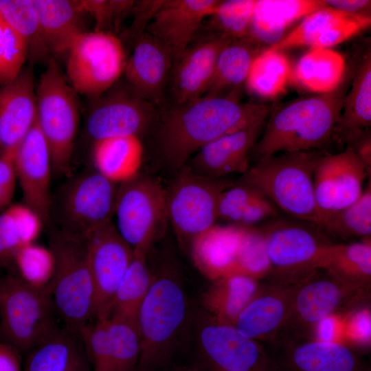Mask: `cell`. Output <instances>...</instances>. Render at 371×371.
<instances>
[{
  "label": "cell",
  "mask_w": 371,
  "mask_h": 371,
  "mask_svg": "<svg viewBox=\"0 0 371 371\" xmlns=\"http://www.w3.org/2000/svg\"><path fill=\"white\" fill-rule=\"evenodd\" d=\"M271 107L243 102L239 91L203 95L159 109L153 135L158 163L176 173L201 148L214 139L268 117Z\"/></svg>",
  "instance_id": "obj_1"
},
{
  "label": "cell",
  "mask_w": 371,
  "mask_h": 371,
  "mask_svg": "<svg viewBox=\"0 0 371 371\" xmlns=\"http://www.w3.org/2000/svg\"><path fill=\"white\" fill-rule=\"evenodd\" d=\"M346 92L341 82L329 93L300 97L271 108L251 156L258 160L324 146L335 133Z\"/></svg>",
  "instance_id": "obj_2"
},
{
  "label": "cell",
  "mask_w": 371,
  "mask_h": 371,
  "mask_svg": "<svg viewBox=\"0 0 371 371\" xmlns=\"http://www.w3.org/2000/svg\"><path fill=\"white\" fill-rule=\"evenodd\" d=\"M322 153H282L262 158L242 175L238 183L255 188L293 219L319 225L314 171Z\"/></svg>",
  "instance_id": "obj_3"
},
{
  "label": "cell",
  "mask_w": 371,
  "mask_h": 371,
  "mask_svg": "<svg viewBox=\"0 0 371 371\" xmlns=\"http://www.w3.org/2000/svg\"><path fill=\"white\" fill-rule=\"evenodd\" d=\"M187 308L186 292L175 270L161 269L152 276L138 314L141 349L136 371H155L164 366Z\"/></svg>",
  "instance_id": "obj_4"
},
{
  "label": "cell",
  "mask_w": 371,
  "mask_h": 371,
  "mask_svg": "<svg viewBox=\"0 0 371 371\" xmlns=\"http://www.w3.org/2000/svg\"><path fill=\"white\" fill-rule=\"evenodd\" d=\"M368 293L370 287L350 284L319 269L295 282L284 321L271 338L308 340L325 318L363 304Z\"/></svg>",
  "instance_id": "obj_5"
},
{
  "label": "cell",
  "mask_w": 371,
  "mask_h": 371,
  "mask_svg": "<svg viewBox=\"0 0 371 371\" xmlns=\"http://www.w3.org/2000/svg\"><path fill=\"white\" fill-rule=\"evenodd\" d=\"M55 258L49 286L58 319L78 335L93 318L94 287L85 240L51 228L49 247Z\"/></svg>",
  "instance_id": "obj_6"
},
{
  "label": "cell",
  "mask_w": 371,
  "mask_h": 371,
  "mask_svg": "<svg viewBox=\"0 0 371 371\" xmlns=\"http://www.w3.org/2000/svg\"><path fill=\"white\" fill-rule=\"evenodd\" d=\"M36 93V122L49 146L52 170L69 177L79 124V100L53 56L41 76Z\"/></svg>",
  "instance_id": "obj_7"
},
{
  "label": "cell",
  "mask_w": 371,
  "mask_h": 371,
  "mask_svg": "<svg viewBox=\"0 0 371 371\" xmlns=\"http://www.w3.org/2000/svg\"><path fill=\"white\" fill-rule=\"evenodd\" d=\"M56 318L49 289L32 286L16 273L0 278V341L27 353L59 326Z\"/></svg>",
  "instance_id": "obj_8"
},
{
  "label": "cell",
  "mask_w": 371,
  "mask_h": 371,
  "mask_svg": "<svg viewBox=\"0 0 371 371\" xmlns=\"http://www.w3.org/2000/svg\"><path fill=\"white\" fill-rule=\"evenodd\" d=\"M260 229L273 282L293 283L324 267L333 243L319 226L293 218H275Z\"/></svg>",
  "instance_id": "obj_9"
},
{
  "label": "cell",
  "mask_w": 371,
  "mask_h": 371,
  "mask_svg": "<svg viewBox=\"0 0 371 371\" xmlns=\"http://www.w3.org/2000/svg\"><path fill=\"white\" fill-rule=\"evenodd\" d=\"M166 194L157 179L139 173L119 184L115 226L133 250L149 251L164 234L169 223Z\"/></svg>",
  "instance_id": "obj_10"
},
{
  "label": "cell",
  "mask_w": 371,
  "mask_h": 371,
  "mask_svg": "<svg viewBox=\"0 0 371 371\" xmlns=\"http://www.w3.org/2000/svg\"><path fill=\"white\" fill-rule=\"evenodd\" d=\"M117 188L95 170L82 174L64 186L50 216H55L59 230L85 240L113 222Z\"/></svg>",
  "instance_id": "obj_11"
},
{
  "label": "cell",
  "mask_w": 371,
  "mask_h": 371,
  "mask_svg": "<svg viewBox=\"0 0 371 371\" xmlns=\"http://www.w3.org/2000/svg\"><path fill=\"white\" fill-rule=\"evenodd\" d=\"M66 78L78 94L96 100L124 71V45L118 36L85 32L72 43L67 53Z\"/></svg>",
  "instance_id": "obj_12"
},
{
  "label": "cell",
  "mask_w": 371,
  "mask_h": 371,
  "mask_svg": "<svg viewBox=\"0 0 371 371\" xmlns=\"http://www.w3.org/2000/svg\"><path fill=\"white\" fill-rule=\"evenodd\" d=\"M166 189L168 222L178 238L190 243L216 223L218 202L223 191L234 183L225 179L200 176L184 166Z\"/></svg>",
  "instance_id": "obj_13"
},
{
  "label": "cell",
  "mask_w": 371,
  "mask_h": 371,
  "mask_svg": "<svg viewBox=\"0 0 371 371\" xmlns=\"http://www.w3.org/2000/svg\"><path fill=\"white\" fill-rule=\"evenodd\" d=\"M94 102L86 124L87 134L94 142L150 135L160 109L138 95L128 84L109 89Z\"/></svg>",
  "instance_id": "obj_14"
},
{
  "label": "cell",
  "mask_w": 371,
  "mask_h": 371,
  "mask_svg": "<svg viewBox=\"0 0 371 371\" xmlns=\"http://www.w3.org/2000/svg\"><path fill=\"white\" fill-rule=\"evenodd\" d=\"M94 287L93 318H107L117 287L131 265L134 250L122 238L113 222L85 239Z\"/></svg>",
  "instance_id": "obj_15"
},
{
  "label": "cell",
  "mask_w": 371,
  "mask_h": 371,
  "mask_svg": "<svg viewBox=\"0 0 371 371\" xmlns=\"http://www.w3.org/2000/svg\"><path fill=\"white\" fill-rule=\"evenodd\" d=\"M92 371H136L141 342L138 328L107 317L90 322L78 333Z\"/></svg>",
  "instance_id": "obj_16"
},
{
  "label": "cell",
  "mask_w": 371,
  "mask_h": 371,
  "mask_svg": "<svg viewBox=\"0 0 371 371\" xmlns=\"http://www.w3.org/2000/svg\"><path fill=\"white\" fill-rule=\"evenodd\" d=\"M367 177L363 164L351 147L336 154L322 153L314 171L315 195L321 220L355 203L364 191Z\"/></svg>",
  "instance_id": "obj_17"
},
{
  "label": "cell",
  "mask_w": 371,
  "mask_h": 371,
  "mask_svg": "<svg viewBox=\"0 0 371 371\" xmlns=\"http://www.w3.org/2000/svg\"><path fill=\"white\" fill-rule=\"evenodd\" d=\"M272 357L267 356L266 371H364L348 346L330 341H268Z\"/></svg>",
  "instance_id": "obj_18"
},
{
  "label": "cell",
  "mask_w": 371,
  "mask_h": 371,
  "mask_svg": "<svg viewBox=\"0 0 371 371\" xmlns=\"http://www.w3.org/2000/svg\"><path fill=\"white\" fill-rule=\"evenodd\" d=\"M13 164L20 182L24 204L40 217L43 225L50 226L51 157L49 146L36 120L17 147Z\"/></svg>",
  "instance_id": "obj_19"
},
{
  "label": "cell",
  "mask_w": 371,
  "mask_h": 371,
  "mask_svg": "<svg viewBox=\"0 0 371 371\" xmlns=\"http://www.w3.org/2000/svg\"><path fill=\"white\" fill-rule=\"evenodd\" d=\"M232 41L223 36H205L190 45L172 63L166 104H179L204 95L212 82L218 56Z\"/></svg>",
  "instance_id": "obj_20"
},
{
  "label": "cell",
  "mask_w": 371,
  "mask_h": 371,
  "mask_svg": "<svg viewBox=\"0 0 371 371\" xmlns=\"http://www.w3.org/2000/svg\"><path fill=\"white\" fill-rule=\"evenodd\" d=\"M219 0H163L146 32L168 52L173 63L190 46Z\"/></svg>",
  "instance_id": "obj_21"
},
{
  "label": "cell",
  "mask_w": 371,
  "mask_h": 371,
  "mask_svg": "<svg viewBox=\"0 0 371 371\" xmlns=\"http://www.w3.org/2000/svg\"><path fill=\"white\" fill-rule=\"evenodd\" d=\"M267 119L260 120L208 143L185 166L192 172L211 179H224L234 173L244 174L249 168L251 152Z\"/></svg>",
  "instance_id": "obj_22"
},
{
  "label": "cell",
  "mask_w": 371,
  "mask_h": 371,
  "mask_svg": "<svg viewBox=\"0 0 371 371\" xmlns=\"http://www.w3.org/2000/svg\"><path fill=\"white\" fill-rule=\"evenodd\" d=\"M35 90L31 63L12 82L0 89L1 155L12 160L17 147L36 120Z\"/></svg>",
  "instance_id": "obj_23"
},
{
  "label": "cell",
  "mask_w": 371,
  "mask_h": 371,
  "mask_svg": "<svg viewBox=\"0 0 371 371\" xmlns=\"http://www.w3.org/2000/svg\"><path fill=\"white\" fill-rule=\"evenodd\" d=\"M133 45L124 71L127 84L141 98L161 108L166 104L168 83L173 63L172 57L146 32Z\"/></svg>",
  "instance_id": "obj_24"
},
{
  "label": "cell",
  "mask_w": 371,
  "mask_h": 371,
  "mask_svg": "<svg viewBox=\"0 0 371 371\" xmlns=\"http://www.w3.org/2000/svg\"><path fill=\"white\" fill-rule=\"evenodd\" d=\"M200 340L214 371L266 370L267 359L262 347L234 326L217 322L209 324L201 330Z\"/></svg>",
  "instance_id": "obj_25"
},
{
  "label": "cell",
  "mask_w": 371,
  "mask_h": 371,
  "mask_svg": "<svg viewBox=\"0 0 371 371\" xmlns=\"http://www.w3.org/2000/svg\"><path fill=\"white\" fill-rule=\"evenodd\" d=\"M247 227L216 223L196 236L190 244L196 267L212 280L234 275Z\"/></svg>",
  "instance_id": "obj_26"
},
{
  "label": "cell",
  "mask_w": 371,
  "mask_h": 371,
  "mask_svg": "<svg viewBox=\"0 0 371 371\" xmlns=\"http://www.w3.org/2000/svg\"><path fill=\"white\" fill-rule=\"evenodd\" d=\"M295 282H273L258 289L235 322L238 332L254 340L271 338L284 321Z\"/></svg>",
  "instance_id": "obj_27"
},
{
  "label": "cell",
  "mask_w": 371,
  "mask_h": 371,
  "mask_svg": "<svg viewBox=\"0 0 371 371\" xmlns=\"http://www.w3.org/2000/svg\"><path fill=\"white\" fill-rule=\"evenodd\" d=\"M43 39L55 56L67 54L74 41L85 31L78 1L32 0Z\"/></svg>",
  "instance_id": "obj_28"
},
{
  "label": "cell",
  "mask_w": 371,
  "mask_h": 371,
  "mask_svg": "<svg viewBox=\"0 0 371 371\" xmlns=\"http://www.w3.org/2000/svg\"><path fill=\"white\" fill-rule=\"evenodd\" d=\"M326 6L324 0H256L248 36L270 46L297 21Z\"/></svg>",
  "instance_id": "obj_29"
},
{
  "label": "cell",
  "mask_w": 371,
  "mask_h": 371,
  "mask_svg": "<svg viewBox=\"0 0 371 371\" xmlns=\"http://www.w3.org/2000/svg\"><path fill=\"white\" fill-rule=\"evenodd\" d=\"M345 70L340 53L330 48H310L292 68L290 82L315 94L326 93L342 82Z\"/></svg>",
  "instance_id": "obj_30"
},
{
  "label": "cell",
  "mask_w": 371,
  "mask_h": 371,
  "mask_svg": "<svg viewBox=\"0 0 371 371\" xmlns=\"http://www.w3.org/2000/svg\"><path fill=\"white\" fill-rule=\"evenodd\" d=\"M143 155L140 138L122 137L94 142L92 159L95 171L120 184L139 173Z\"/></svg>",
  "instance_id": "obj_31"
},
{
  "label": "cell",
  "mask_w": 371,
  "mask_h": 371,
  "mask_svg": "<svg viewBox=\"0 0 371 371\" xmlns=\"http://www.w3.org/2000/svg\"><path fill=\"white\" fill-rule=\"evenodd\" d=\"M371 125V56L367 53L355 71L351 88L346 93L338 132L348 144L368 130Z\"/></svg>",
  "instance_id": "obj_32"
},
{
  "label": "cell",
  "mask_w": 371,
  "mask_h": 371,
  "mask_svg": "<svg viewBox=\"0 0 371 371\" xmlns=\"http://www.w3.org/2000/svg\"><path fill=\"white\" fill-rule=\"evenodd\" d=\"M258 289L255 278L234 274L213 280L202 303L217 322L234 326Z\"/></svg>",
  "instance_id": "obj_33"
},
{
  "label": "cell",
  "mask_w": 371,
  "mask_h": 371,
  "mask_svg": "<svg viewBox=\"0 0 371 371\" xmlns=\"http://www.w3.org/2000/svg\"><path fill=\"white\" fill-rule=\"evenodd\" d=\"M260 44L249 36L234 40L221 51L209 89L204 95L227 94L239 91L245 84Z\"/></svg>",
  "instance_id": "obj_34"
},
{
  "label": "cell",
  "mask_w": 371,
  "mask_h": 371,
  "mask_svg": "<svg viewBox=\"0 0 371 371\" xmlns=\"http://www.w3.org/2000/svg\"><path fill=\"white\" fill-rule=\"evenodd\" d=\"M278 209L260 192L249 186L237 183L223 191L218 202V217L229 224L254 225L276 218Z\"/></svg>",
  "instance_id": "obj_35"
},
{
  "label": "cell",
  "mask_w": 371,
  "mask_h": 371,
  "mask_svg": "<svg viewBox=\"0 0 371 371\" xmlns=\"http://www.w3.org/2000/svg\"><path fill=\"white\" fill-rule=\"evenodd\" d=\"M148 252L134 250L133 259L117 287L108 317L127 322L137 328L139 311L152 282L147 266Z\"/></svg>",
  "instance_id": "obj_36"
},
{
  "label": "cell",
  "mask_w": 371,
  "mask_h": 371,
  "mask_svg": "<svg viewBox=\"0 0 371 371\" xmlns=\"http://www.w3.org/2000/svg\"><path fill=\"white\" fill-rule=\"evenodd\" d=\"M291 72L292 67L284 52L267 48L255 58L245 84L256 97L273 100L286 91Z\"/></svg>",
  "instance_id": "obj_37"
},
{
  "label": "cell",
  "mask_w": 371,
  "mask_h": 371,
  "mask_svg": "<svg viewBox=\"0 0 371 371\" xmlns=\"http://www.w3.org/2000/svg\"><path fill=\"white\" fill-rule=\"evenodd\" d=\"M322 269L350 284L370 287V238L349 243H332Z\"/></svg>",
  "instance_id": "obj_38"
},
{
  "label": "cell",
  "mask_w": 371,
  "mask_h": 371,
  "mask_svg": "<svg viewBox=\"0 0 371 371\" xmlns=\"http://www.w3.org/2000/svg\"><path fill=\"white\" fill-rule=\"evenodd\" d=\"M81 344L78 334L58 326L27 352L24 371H65Z\"/></svg>",
  "instance_id": "obj_39"
},
{
  "label": "cell",
  "mask_w": 371,
  "mask_h": 371,
  "mask_svg": "<svg viewBox=\"0 0 371 371\" xmlns=\"http://www.w3.org/2000/svg\"><path fill=\"white\" fill-rule=\"evenodd\" d=\"M319 227L328 236L342 240L370 238L371 185L352 204L324 216Z\"/></svg>",
  "instance_id": "obj_40"
},
{
  "label": "cell",
  "mask_w": 371,
  "mask_h": 371,
  "mask_svg": "<svg viewBox=\"0 0 371 371\" xmlns=\"http://www.w3.org/2000/svg\"><path fill=\"white\" fill-rule=\"evenodd\" d=\"M0 17L27 42L32 65L48 63L52 56L41 36L32 0H0Z\"/></svg>",
  "instance_id": "obj_41"
},
{
  "label": "cell",
  "mask_w": 371,
  "mask_h": 371,
  "mask_svg": "<svg viewBox=\"0 0 371 371\" xmlns=\"http://www.w3.org/2000/svg\"><path fill=\"white\" fill-rule=\"evenodd\" d=\"M256 0L219 1L213 13L199 31L205 36H223L231 40L248 36Z\"/></svg>",
  "instance_id": "obj_42"
},
{
  "label": "cell",
  "mask_w": 371,
  "mask_h": 371,
  "mask_svg": "<svg viewBox=\"0 0 371 371\" xmlns=\"http://www.w3.org/2000/svg\"><path fill=\"white\" fill-rule=\"evenodd\" d=\"M13 265L16 274L30 285L49 289L55 270V258L49 247L35 243L25 245L16 252Z\"/></svg>",
  "instance_id": "obj_43"
},
{
  "label": "cell",
  "mask_w": 371,
  "mask_h": 371,
  "mask_svg": "<svg viewBox=\"0 0 371 371\" xmlns=\"http://www.w3.org/2000/svg\"><path fill=\"white\" fill-rule=\"evenodd\" d=\"M348 15L349 14L328 6L318 9L303 18L300 23L293 30L267 48L284 52L293 47L304 46L311 47L324 32Z\"/></svg>",
  "instance_id": "obj_44"
},
{
  "label": "cell",
  "mask_w": 371,
  "mask_h": 371,
  "mask_svg": "<svg viewBox=\"0 0 371 371\" xmlns=\"http://www.w3.org/2000/svg\"><path fill=\"white\" fill-rule=\"evenodd\" d=\"M28 58L25 39L0 17V85L12 82Z\"/></svg>",
  "instance_id": "obj_45"
},
{
  "label": "cell",
  "mask_w": 371,
  "mask_h": 371,
  "mask_svg": "<svg viewBox=\"0 0 371 371\" xmlns=\"http://www.w3.org/2000/svg\"><path fill=\"white\" fill-rule=\"evenodd\" d=\"M271 271L265 239L258 227H248L238 256L234 274L258 278Z\"/></svg>",
  "instance_id": "obj_46"
},
{
  "label": "cell",
  "mask_w": 371,
  "mask_h": 371,
  "mask_svg": "<svg viewBox=\"0 0 371 371\" xmlns=\"http://www.w3.org/2000/svg\"><path fill=\"white\" fill-rule=\"evenodd\" d=\"M135 1L84 0L78 1L80 8L95 21L94 32L117 35L124 20L133 14Z\"/></svg>",
  "instance_id": "obj_47"
},
{
  "label": "cell",
  "mask_w": 371,
  "mask_h": 371,
  "mask_svg": "<svg viewBox=\"0 0 371 371\" xmlns=\"http://www.w3.org/2000/svg\"><path fill=\"white\" fill-rule=\"evenodd\" d=\"M370 16L349 14L328 28L310 48H330L337 45L370 26Z\"/></svg>",
  "instance_id": "obj_48"
},
{
  "label": "cell",
  "mask_w": 371,
  "mask_h": 371,
  "mask_svg": "<svg viewBox=\"0 0 371 371\" xmlns=\"http://www.w3.org/2000/svg\"><path fill=\"white\" fill-rule=\"evenodd\" d=\"M24 245L20 227L8 207L0 214V269L13 265L16 252Z\"/></svg>",
  "instance_id": "obj_49"
},
{
  "label": "cell",
  "mask_w": 371,
  "mask_h": 371,
  "mask_svg": "<svg viewBox=\"0 0 371 371\" xmlns=\"http://www.w3.org/2000/svg\"><path fill=\"white\" fill-rule=\"evenodd\" d=\"M163 0L137 1L134 10L135 19L131 27L126 32V36L134 39L133 44L139 36L146 32L154 14Z\"/></svg>",
  "instance_id": "obj_50"
},
{
  "label": "cell",
  "mask_w": 371,
  "mask_h": 371,
  "mask_svg": "<svg viewBox=\"0 0 371 371\" xmlns=\"http://www.w3.org/2000/svg\"><path fill=\"white\" fill-rule=\"evenodd\" d=\"M16 179L13 160L0 155V211L10 205L14 193Z\"/></svg>",
  "instance_id": "obj_51"
},
{
  "label": "cell",
  "mask_w": 371,
  "mask_h": 371,
  "mask_svg": "<svg viewBox=\"0 0 371 371\" xmlns=\"http://www.w3.org/2000/svg\"><path fill=\"white\" fill-rule=\"evenodd\" d=\"M327 6L352 15L370 16L371 1L325 0Z\"/></svg>",
  "instance_id": "obj_52"
},
{
  "label": "cell",
  "mask_w": 371,
  "mask_h": 371,
  "mask_svg": "<svg viewBox=\"0 0 371 371\" xmlns=\"http://www.w3.org/2000/svg\"><path fill=\"white\" fill-rule=\"evenodd\" d=\"M21 354L13 346L0 341V371H22Z\"/></svg>",
  "instance_id": "obj_53"
},
{
  "label": "cell",
  "mask_w": 371,
  "mask_h": 371,
  "mask_svg": "<svg viewBox=\"0 0 371 371\" xmlns=\"http://www.w3.org/2000/svg\"><path fill=\"white\" fill-rule=\"evenodd\" d=\"M65 371H91V368L82 344H81L73 355Z\"/></svg>",
  "instance_id": "obj_54"
},
{
  "label": "cell",
  "mask_w": 371,
  "mask_h": 371,
  "mask_svg": "<svg viewBox=\"0 0 371 371\" xmlns=\"http://www.w3.org/2000/svg\"><path fill=\"white\" fill-rule=\"evenodd\" d=\"M1 153V140H0V155Z\"/></svg>",
  "instance_id": "obj_55"
},
{
  "label": "cell",
  "mask_w": 371,
  "mask_h": 371,
  "mask_svg": "<svg viewBox=\"0 0 371 371\" xmlns=\"http://www.w3.org/2000/svg\"><path fill=\"white\" fill-rule=\"evenodd\" d=\"M259 371H265V370H259Z\"/></svg>",
  "instance_id": "obj_56"
}]
</instances>
